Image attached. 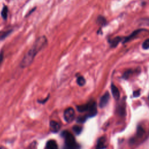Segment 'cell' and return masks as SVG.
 I'll return each mask as SVG.
<instances>
[{"instance_id": "6da1fadb", "label": "cell", "mask_w": 149, "mask_h": 149, "mask_svg": "<svg viewBox=\"0 0 149 149\" xmlns=\"http://www.w3.org/2000/svg\"><path fill=\"white\" fill-rule=\"evenodd\" d=\"M47 43L48 41L46 36H42L38 38L23 58L22 61L20 62V67L25 68L29 67L33 62L37 54L46 47Z\"/></svg>"}, {"instance_id": "9c48e42d", "label": "cell", "mask_w": 149, "mask_h": 149, "mask_svg": "<svg viewBox=\"0 0 149 149\" xmlns=\"http://www.w3.org/2000/svg\"><path fill=\"white\" fill-rule=\"evenodd\" d=\"M47 149H58L57 144L55 140H51L48 141L47 143Z\"/></svg>"}, {"instance_id": "9a60e30c", "label": "cell", "mask_w": 149, "mask_h": 149, "mask_svg": "<svg viewBox=\"0 0 149 149\" xmlns=\"http://www.w3.org/2000/svg\"><path fill=\"white\" fill-rule=\"evenodd\" d=\"M77 83L80 86H83L86 83V80L83 76H79L77 78Z\"/></svg>"}, {"instance_id": "e0dca14e", "label": "cell", "mask_w": 149, "mask_h": 149, "mask_svg": "<svg viewBox=\"0 0 149 149\" xmlns=\"http://www.w3.org/2000/svg\"><path fill=\"white\" fill-rule=\"evenodd\" d=\"M73 130H74V131L75 132L76 134H79L80 133H81L82 127L81 126H76V125H75V126L73 127Z\"/></svg>"}, {"instance_id": "4fadbf2b", "label": "cell", "mask_w": 149, "mask_h": 149, "mask_svg": "<svg viewBox=\"0 0 149 149\" xmlns=\"http://www.w3.org/2000/svg\"><path fill=\"white\" fill-rule=\"evenodd\" d=\"M141 31V29L137 30H135V31H134L131 35H130L129 37H127L126 38V39H125V42H127V41H129V40L132 39V38L136 36H137V34H138V33H140Z\"/></svg>"}, {"instance_id": "7c38bea8", "label": "cell", "mask_w": 149, "mask_h": 149, "mask_svg": "<svg viewBox=\"0 0 149 149\" xmlns=\"http://www.w3.org/2000/svg\"><path fill=\"white\" fill-rule=\"evenodd\" d=\"M120 41H121V38L119 37H115L112 40L111 42V46L112 47H117L118 43H119Z\"/></svg>"}, {"instance_id": "30bf717a", "label": "cell", "mask_w": 149, "mask_h": 149, "mask_svg": "<svg viewBox=\"0 0 149 149\" xmlns=\"http://www.w3.org/2000/svg\"><path fill=\"white\" fill-rule=\"evenodd\" d=\"M8 7L4 6L1 11V16L4 20H6L7 19V17H8Z\"/></svg>"}, {"instance_id": "44dd1931", "label": "cell", "mask_w": 149, "mask_h": 149, "mask_svg": "<svg viewBox=\"0 0 149 149\" xmlns=\"http://www.w3.org/2000/svg\"><path fill=\"white\" fill-rule=\"evenodd\" d=\"M131 70H127V71H126V72H125L124 73V75H123V78H124V79H127L128 77L129 76L130 74H131Z\"/></svg>"}, {"instance_id": "7402d4cb", "label": "cell", "mask_w": 149, "mask_h": 149, "mask_svg": "<svg viewBox=\"0 0 149 149\" xmlns=\"http://www.w3.org/2000/svg\"><path fill=\"white\" fill-rule=\"evenodd\" d=\"M140 90H137V91H135L133 92V95L134 97H138L140 96Z\"/></svg>"}, {"instance_id": "ffe728a7", "label": "cell", "mask_w": 149, "mask_h": 149, "mask_svg": "<svg viewBox=\"0 0 149 149\" xmlns=\"http://www.w3.org/2000/svg\"><path fill=\"white\" fill-rule=\"evenodd\" d=\"M86 119H87L86 116H84V117H80L78 118L77 122H80V123H83L86 121Z\"/></svg>"}, {"instance_id": "52a82bcc", "label": "cell", "mask_w": 149, "mask_h": 149, "mask_svg": "<svg viewBox=\"0 0 149 149\" xmlns=\"http://www.w3.org/2000/svg\"><path fill=\"white\" fill-rule=\"evenodd\" d=\"M111 91H112L113 97H114L115 99H117V100H118L120 97L119 91L117 87V86H115L113 84H111Z\"/></svg>"}, {"instance_id": "5b68a950", "label": "cell", "mask_w": 149, "mask_h": 149, "mask_svg": "<svg viewBox=\"0 0 149 149\" xmlns=\"http://www.w3.org/2000/svg\"><path fill=\"white\" fill-rule=\"evenodd\" d=\"M110 94L108 92H106V93L104 94V95L101 97L100 101V104H99V106L101 108H104L105 106L107 104L108 101L110 100Z\"/></svg>"}, {"instance_id": "3957f363", "label": "cell", "mask_w": 149, "mask_h": 149, "mask_svg": "<svg viewBox=\"0 0 149 149\" xmlns=\"http://www.w3.org/2000/svg\"><path fill=\"white\" fill-rule=\"evenodd\" d=\"M75 115V112L74 110L72 108H68L63 113V117H64L65 120L67 122H72L74 119Z\"/></svg>"}, {"instance_id": "ac0fdd59", "label": "cell", "mask_w": 149, "mask_h": 149, "mask_svg": "<svg viewBox=\"0 0 149 149\" xmlns=\"http://www.w3.org/2000/svg\"><path fill=\"white\" fill-rule=\"evenodd\" d=\"M142 47L143 49H147L149 48V39L146 40L145 41L143 42L142 44Z\"/></svg>"}, {"instance_id": "2e32d148", "label": "cell", "mask_w": 149, "mask_h": 149, "mask_svg": "<svg viewBox=\"0 0 149 149\" xmlns=\"http://www.w3.org/2000/svg\"><path fill=\"white\" fill-rule=\"evenodd\" d=\"M97 23L98 24L103 26L105 25L106 23H107V21H106V19L103 17V16H98V18H97Z\"/></svg>"}, {"instance_id": "d6986e66", "label": "cell", "mask_w": 149, "mask_h": 149, "mask_svg": "<svg viewBox=\"0 0 149 149\" xmlns=\"http://www.w3.org/2000/svg\"><path fill=\"white\" fill-rule=\"evenodd\" d=\"M145 133V130H144L141 126H139L138 128V131H137V134L139 136H142Z\"/></svg>"}, {"instance_id": "7a4b0ae2", "label": "cell", "mask_w": 149, "mask_h": 149, "mask_svg": "<svg viewBox=\"0 0 149 149\" xmlns=\"http://www.w3.org/2000/svg\"><path fill=\"white\" fill-rule=\"evenodd\" d=\"M62 136L65 139L64 149H79L80 146L76 142L74 136L68 131L63 132Z\"/></svg>"}, {"instance_id": "8992f818", "label": "cell", "mask_w": 149, "mask_h": 149, "mask_svg": "<svg viewBox=\"0 0 149 149\" xmlns=\"http://www.w3.org/2000/svg\"><path fill=\"white\" fill-rule=\"evenodd\" d=\"M105 137H101L97 141V144L96 149H104L106 147L105 146Z\"/></svg>"}, {"instance_id": "ba28073f", "label": "cell", "mask_w": 149, "mask_h": 149, "mask_svg": "<svg viewBox=\"0 0 149 149\" xmlns=\"http://www.w3.org/2000/svg\"><path fill=\"white\" fill-rule=\"evenodd\" d=\"M60 129V126L58 123L52 120L50 122V129L52 132H57Z\"/></svg>"}, {"instance_id": "277c9868", "label": "cell", "mask_w": 149, "mask_h": 149, "mask_svg": "<svg viewBox=\"0 0 149 149\" xmlns=\"http://www.w3.org/2000/svg\"><path fill=\"white\" fill-rule=\"evenodd\" d=\"M89 113L87 116L89 117H93L95 116L97 113V104L96 102H90L89 103V108H88Z\"/></svg>"}, {"instance_id": "5bb4252c", "label": "cell", "mask_w": 149, "mask_h": 149, "mask_svg": "<svg viewBox=\"0 0 149 149\" xmlns=\"http://www.w3.org/2000/svg\"><path fill=\"white\" fill-rule=\"evenodd\" d=\"M12 32V30H7L6 32H1V33H0V40H3L5 38H6L7 36H9V34H10Z\"/></svg>"}, {"instance_id": "8fae6325", "label": "cell", "mask_w": 149, "mask_h": 149, "mask_svg": "<svg viewBox=\"0 0 149 149\" xmlns=\"http://www.w3.org/2000/svg\"><path fill=\"white\" fill-rule=\"evenodd\" d=\"M88 108H89V104L79 105L77 107V110L80 112H83L86 111H88Z\"/></svg>"}, {"instance_id": "603a6c76", "label": "cell", "mask_w": 149, "mask_h": 149, "mask_svg": "<svg viewBox=\"0 0 149 149\" xmlns=\"http://www.w3.org/2000/svg\"><path fill=\"white\" fill-rule=\"evenodd\" d=\"M3 60H4V53L3 51H1V53H0V64L2 62Z\"/></svg>"}]
</instances>
